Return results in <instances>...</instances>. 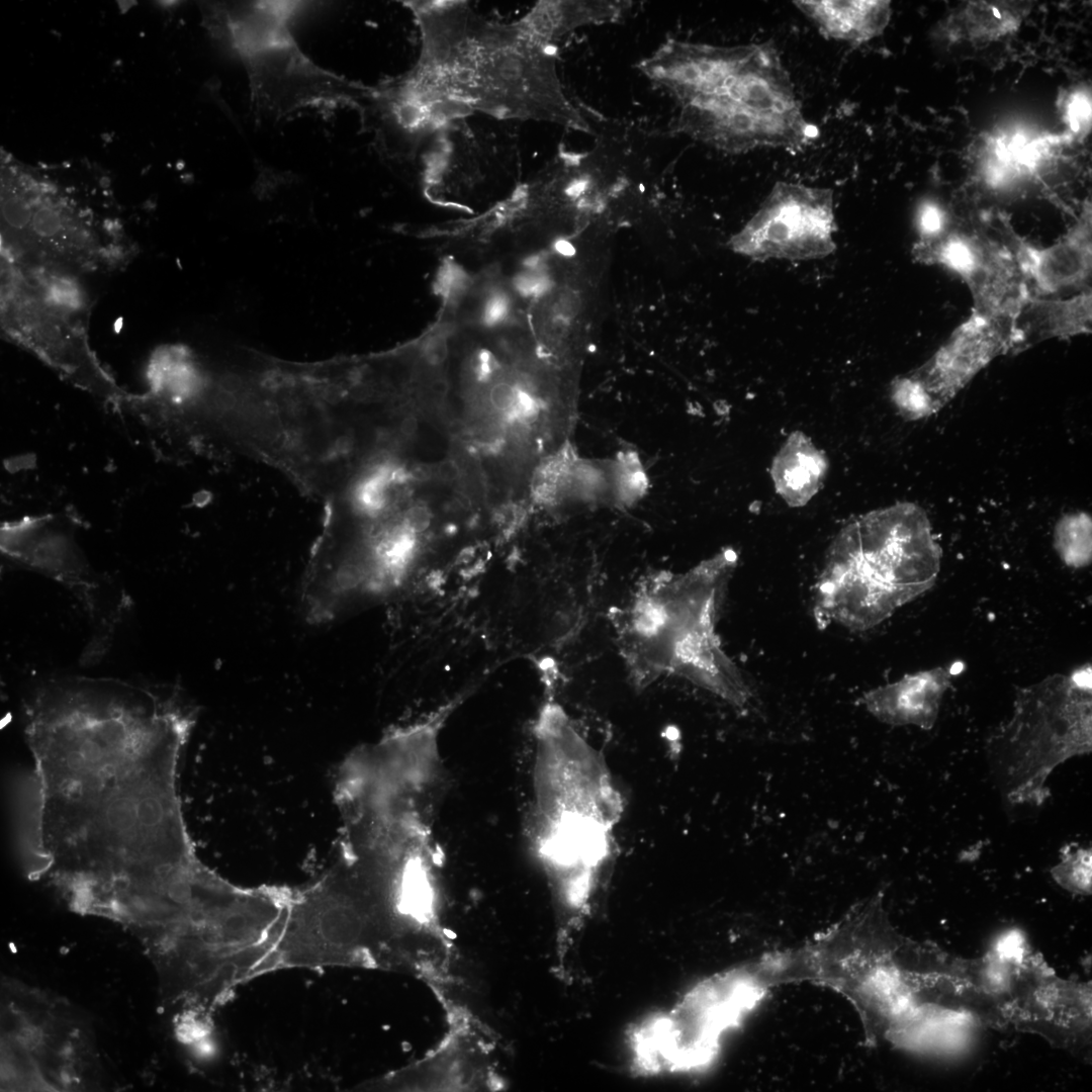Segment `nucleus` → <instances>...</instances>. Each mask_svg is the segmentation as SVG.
<instances>
[{"instance_id": "1", "label": "nucleus", "mask_w": 1092, "mask_h": 1092, "mask_svg": "<svg viewBox=\"0 0 1092 1092\" xmlns=\"http://www.w3.org/2000/svg\"><path fill=\"white\" fill-rule=\"evenodd\" d=\"M194 712L172 689L72 678L25 709L33 770L18 787L26 867L78 908L163 920L213 872L196 856L177 779Z\"/></svg>"}, {"instance_id": "2", "label": "nucleus", "mask_w": 1092, "mask_h": 1092, "mask_svg": "<svg viewBox=\"0 0 1092 1092\" xmlns=\"http://www.w3.org/2000/svg\"><path fill=\"white\" fill-rule=\"evenodd\" d=\"M419 31L418 59L391 80L412 113L436 128L467 114L542 121L589 132L558 72V47L523 17L490 19L466 1H405Z\"/></svg>"}, {"instance_id": "3", "label": "nucleus", "mask_w": 1092, "mask_h": 1092, "mask_svg": "<svg viewBox=\"0 0 1092 1092\" xmlns=\"http://www.w3.org/2000/svg\"><path fill=\"white\" fill-rule=\"evenodd\" d=\"M637 67L672 99L676 130L717 150L796 153L818 136L770 41L724 47L669 38Z\"/></svg>"}, {"instance_id": "4", "label": "nucleus", "mask_w": 1092, "mask_h": 1092, "mask_svg": "<svg viewBox=\"0 0 1092 1092\" xmlns=\"http://www.w3.org/2000/svg\"><path fill=\"white\" fill-rule=\"evenodd\" d=\"M733 560L646 579L618 612V644L636 688L674 675L736 707L748 703L750 689L716 633Z\"/></svg>"}, {"instance_id": "5", "label": "nucleus", "mask_w": 1092, "mask_h": 1092, "mask_svg": "<svg viewBox=\"0 0 1092 1092\" xmlns=\"http://www.w3.org/2000/svg\"><path fill=\"white\" fill-rule=\"evenodd\" d=\"M535 736L532 843L567 902L580 906L607 857L621 801L600 755L561 707H543Z\"/></svg>"}, {"instance_id": "6", "label": "nucleus", "mask_w": 1092, "mask_h": 1092, "mask_svg": "<svg viewBox=\"0 0 1092 1092\" xmlns=\"http://www.w3.org/2000/svg\"><path fill=\"white\" fill-rule=\"evenodd\" d=\"M861 532L856 547L834 559L818 582L814 610L820 623L871 628L937 574L940 548L921 508L904 505L877 514Z\"/></svg>"}, {"instance_id": "7", "label": "nucleus", "mask_w": 1092, "mask_h": 1092, "mask_svg": "<svg viewBox=\"0 0 1092 1092\" xmlns=\"http://www.w3.org/2000/svg\"><path fill=\"white\" fill-rule=\"evenodd\" d=\"M1090 680H1050L1018 695L1012 718L991 739L992 770L1008 803L1040 806L1060 764L1092 749Z\"/></svg>"}, {"instance_id": "8", "label": "nucleus", "mask_w": 1092, "mask_h": 1092, "mask_svg": "<svg viewBox=\"0 0 1092 1092\" xmlns=\"http://www.w3.org/2000/svg\"><path fill=\"white\" fill-rule=\"evenodd\" d=\"M303 7L294 1H253L218 11L247 68L253 103L276 116L308 106L360 107L367 86L316 66L294 41L289 22Z\"/></svg>"}, {"instance_id": "9", "label": "nucleus", "mask_w": 1092, "mask_h": 1092, "mask_svg": "<svg viewBox=\"0 0 1092 1092\" xmlns=\"http://www.w3.org/2000/svg\"><path fill=\"white\" fill-rule=\"evenodd\" d=\"M517 123L475 113L442 126L421 154L428 194L461 205L500 195L519 167Z\"/></svg>"}, {"instance_id": "10", "label": "nucleus", "mask_w": 1092, "mask_h": 1092, "mask_svg": "<svg viewBox=\"0 0 1092 1092\" xmlns=\"http://www.w3.org/2000/svg\"><path fill=\"white\" fill-rule=\"evenodd\" d=\"M1013 317L973 309L919 368L898 378L892 396L912 419L936 414L995 358L1015 352Z\"/></svg>"}, {"instance_id": "11", "label": "nucleus", "mask_w": 1092, "mask_h": 1092, "mask_svg": "<svg viewBox=\"0 0 1092 1092\" xmlns=\"http://www.w3.org/2000/svg\"><path fill=\"white\" fill-rule=\"evenodd\" d=\"M833 192L777 182L756 212L729 241L735 253L755 261H807L836 249Z\"/></svg>"}, {"instance_id": "12", "label": "nucleus", "mask_w": 1092, "mask_h": 1092, "mask_svg": "<svg viewBox=\"0 0 1092 1092\" xmlns=\"http://www.w3.org/2000/svg\"><path fill=\"white\" fill-rule=\"evenodd\" d=\"M912 253L921 263L939 265L960 276L977 308L1003 303L1020 281L1009 246L986 238L945 233L929 244L914 245Z\"/></svg>"}, {"instance_id": "13", "label": "nucleus", "mask_w": 1092, "mask_h": 1092, "mask_svg": "<svg viewBox=\"0 0 1092 1092\" xmlns=\"http://www.w3.org/2000/svg\"><path fill=\"white\" fill-rule=\"evenodd\" d=\"M0 548L11 560L78 590L83 597L89 598L95 586L67 517L29 516L6 522L1 527Z\"/></svg>"}, {"instance_id": "14", "label": "nucleus", "mask_w": 1092, "mask_h": 1092, "mask_svg": "<svg viewBox=\"0 0 1092 1092\" xmlns=\"http://www.w3.org/2000/svg\"><path fill=\"white\" fill-rule=\"evenodd\" d=\"M1008 246L1031 294L1052 296L1063 291L1090 289V208H1086L1076 224L1052 245L1036 246L1012 236Z\"/></svg>"}, {"instance_id": "15", "label": "nucleus", "mask_w": 1092, "mask_h": 1092, "mask_svg": "<svg viewBox=\"0 0 1092 1092\" xmlns=\"http://www.w3.org/2000/svg\"><path fill=\"white\" fill-rule=\"evenodd\" d=\"M1091 288L1066 298L1030 294L1013 317L1016 352L1046 339L1091 332Z\"/></svg>"}, {"instance_id": "16", "label": "nucleus", "mask_w": 1092, "mask_h": 1092, "mask_svg": "<svg viewBox=\"0 0 1092 1092\" xmlns=\"http://www.w3.org/2000/svg\"><path fill=\"white\" fill-rule=\"evenodd\" d=\"M947 684L943 674L917 673L863 695L860 703L880 721L931 729Z\"/></svg>"}, {"instance_id": "17", "label": "nucleus", "mask_w": 1092, "mask_h": 1092, "mask_svg": "<svg viewBox=\"0 0 1092 1092\" xmlns=\"http://www.w3.org/2000/svg\"><path fill=\"white\" fill-rule=\"evenodd\" d=\"M794 5L828 38L861 44L883 33L891 15L886 0H800Z\"/></svg>"}, {"instance_id": "18", "label": "nucleus", "mask_w": 1092, "mask_h": 1092, "mask_svg": "<svg viewBox=\"0 0 1092 1092\" xmlns=\"http://www.w3.org/2000/svg\"><path fill=\"white\" fill-rule=\"evenodd\" d=\"M629 1H539L523 18L541 37L558 47L574 30L613 23L631 8Z\"/></svg>"}, {"instance_id": "19", "label": "nucleus", "mask_w": 1092, "mask_h": 1092, "mask_svg": "<svg viewBox=\"0 0 1092 1092\" xmlns=\"http://www.w3.org/2000/svg\"><path fill=\"white\" fill-rule=\"evenodd\" d=\"M1027 10L1007 1H970L942 22L939 35L948 41L989 42L1016 31Z\"/></svg>"}, {"instance_id": "20", "label": "nucleus", "mask_w": 1092, "mask_h": 1092, "mask_svg": "<svg viewBox=\"0 0 1092 1092\" xmlns=\"http://www.w3.org/2000/svg\"><path fill=\"white\" fill-rule=\"evenodd\" d=\"M1061 143L1056 136L1027 138L1020 131H1006L990 138L989 155L985 163L984 179L992 187H1005L1015 180L1032 175L1044 152L1053 144Z\"/></svg>"}, {"instance_id": "21", "label": "nucleus", "mask_w": 1092, "mask_h": 1092, "mask_svg": "<svg viewBox=\"0 0 1092 1092\" xmlns=\"http://www.w3.org/2000/svg\"><path fill=\"white\" fill-rule=\"evenodd\" d=\"M1054 544L1067 565H1087L1091 560V517L1085 512L1061 517L1055 526Z\"/></svg>"}, {"instance_id": "22", "label": "nucleus", "mask_w": 1092, "mask_h": 1092, "mask_svg": "<svg viewBox=\"0 0 1092 1092\" xmlns=\"http://www.w3.org/2000/svg\"><path fill=\"white\" fill-rule=\"evenodd\" d=\"M1061 860L1052 868L1054 880L1065 890L1077 895H1090L1092 889V849L1076 843L1062 847Z\"/></svg>"}, {"instance_id": "23", "label": "nucleus", "mask_w": 1092, "mask_h": 1092, "mask_svg": "<svg viewBox=\"0 0 1092 1092\" xmlns=\"http://www.w3.org/2000/svg\"><path fill=\"white\" fill-rule=\"evenodd\" d=\"M915 222L918 234L915 245H925L945 234L947 215L939 204L932 200H925L917 209Z\"/></svg>"}, {"instance_id": "24", "label": "nucleus", "mask_w": 1092, "mask_h": 1092, "mask_svg": "<svg viewBox=\"0 0 1092 1092\" xmlns=\"http://www.w3.org/2000/svg\"><path fill=\"white\" fill-rule=\"evenodd\" d=\"M1063 116L1071 131L1085 133L1091 121V100L1087 92L1077 90L1063 100Z\"/></svg>"}, {"instance_id": "25", "label": "nucleus", "mask_w": 1092, "mask_h": 1092, "mask_svg": "<svg viewBox=\"0 0 1092 1092\" xmlns=\"http://www.w3.org/2000/svg\"><path fill=\"white\" fill-rule=\"evenodd\" d=\"M32 228L37 235L51 237L61 228L60 215L50 207H41L32 216Z\"/></svg>"}, {"instance_id": "26", "label": "nucleus", "mask_w": 1092, "mask_h": 1092, "mask_svg": "<svg viewBox=\"0 0 1092 1092\" xmlns=\"http://www.w3.org/2000/svg\"><path fill=\"white\" fill-rule=\"evenodd\" d=\"M2 211L5 220L16 229L23 228L30 219V210L27 204L18 197L7 199L3 204Z\"/></svg>"}, {"instance_id": "27", "label": "nucleus", "mask_w": 1092, "mask_h": 1092, "mask_svg": "<svg viewBox=\"0 0 1092 1092\" xmlns=\"http://www.w3.org/2000/svg\"><path fill=\"white\" fill-rule=\"evenodd\" d=\"M430 521V512L423 506L412 507L403 516L405 526L415 534L425 531L429 527Z\"/></svg>"}, {"instance_id": "28", "label": "nucleus", "mask_w": 1092, "mask_h": 1092, "mask_svg": "<svg viewBox=\"0 0 1092 1092\" xmlns=\"http://www.w3.org/2000/svg\"><path fill=\"white\" fill-rule=\"evenodd\" d=\"M437 474L446 481L456 480L460 475L459 466L454 460H444L438 464Z\"/></svg>"}, {"instance_id": "29", "label": "nucleus", "mask_w": 1092, "mask_h": 1092, "mask_svg": "<svg viewBox=\"0 0 1092 1092\" xmlns=\"http://www.w3.org/2000/svg\"><path fill=\"white\" fill-rule=\"evenodd\" d=\"M418 430L417 419L413 416L406 417L401 424V431L405 436H413Z\"/></svg>"}, {"instance_id": "30", "label": "nucleus", "mask_w": 1092, "mask_h": 1092, "mask_svg": "<svg viewBox=\"0 0 1092 1092\" xmlns=\"http://www.w3.org/2000/svg\"><path fill=\"white\" fill-rule=\"evenodd\" d=\"M556 249L563 255H572L574 253L573 247L566 241H558Z\"/></svg>"}]
</instances>
